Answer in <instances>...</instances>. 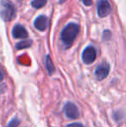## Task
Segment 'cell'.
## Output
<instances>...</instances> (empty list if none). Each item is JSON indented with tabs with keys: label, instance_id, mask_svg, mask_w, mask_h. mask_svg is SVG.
Here are the masks:
<instances>
[{
	"label": "cell",
	"instance_id": "1",
	"mask_svg": "<svg viewBox=\"0 0 126 127\" xmlns=\"http://www.w3.org/2000/svg\"><path fill=\"white\" fill-rule=\"evenodd\" d=\"M79 32V25L75 23L67 24L61 33V40L65 49H68L72 46L73 42L76 39Z\"/></svg>",
	"mask_w": 126,
	"mask_h": 127
},
{
	"label": "cell",
	"instance_id": "2",
	"mask_svg": "<svg viewBox=\"0 0 126 127\" xmlns=\"http://www.w3.org/2000/svg\"><path fill=\"white\" fill-rule=\"evenodd\" d=\"M0 17L5 22L12 21L16 17V8L10 0H0Z\"/></svg>",
	"mask_w": 126,
	"mask_h": 127
},
{
	"label": "cell",
	"instance_id": "3",
	"mask_svg": "<svg viewBox=\"0 0 126 127\" xmlns=\"http://www.w3.org/2000/svg\"><path fill=\"white\" fill-rule=\"evenodd\" d=\"M111 11V5L107 0H98L97 1V13L99 17H104Z\"/></svg>",
	"mask_w": 126,
	"mask_h": 127
},
{
	"label": "cell",
	"instance_id": "4",
	"mask_svg": "<svg viewBox=\"0 0 126 127\" xmlns=\"http://www.w3.org/2000/svg\"><path fill=\"white\" fill-rule=\"evenodd\" d=\"M64 112L68 119H76L79 117V112L76 105H74L73 102L67 101L64 105Z\"/></svg>",
	"mask_w": 126,
	"mask_h": 127
},
{
	"label": "cell",
	"instance_id": "5",
	"mask_svg": "<svg viewBox=\"0 0 126 127\" xmlns=\"http://www.w3.org/2000/svg\"><path fill=\"white\" fill-rule=\"evenodd\" d=\"M96 56H97L96 49L93 46H88L84 49L82 53V61L85 64L89 65L96 60Z\"/></svg>",
	"mask_w": 126,
	"mask_h": 127
},
{
	"label": "cell",
	"instance_id": "6",
	"mask_svg": "<svg viewBox=\"0 0 126 127\" xmlns=\"http://www.w3.org/2000/svg\"><path fill=\"white\" fill-rule=\"evenodd\" d=\"M110 73V65L107 62H102L95 69V77L98 80H103L108 76Z\"/></svg>",
	"mask_w": 126,
	"mask_h": 127
},
{
	"label": "cell",
	"instance_id": "7",
	"mask_svg": "<svg viewBox=\"0 0 126 127\" xmlns=\"http://www.w3.org/2000/svg\"><path fill=\"white\" fill-rule=\"evenodd\" d=\"M12 35H13L14 38L24 39L29 36V34H28V31L24 26H22L21 24H17V25L14 26L13 30H12Z\"/></svg>",
	"mask_w": 126,
	"mask_h": 127
},
{
	"label": "cell",
	"instance_id": "8",
	"mask_svg": "<svg viewBox=\"0 0 126 127\" xmlns=\"http://www.w3.org/2000/svg\"><path fill=\"white\" fill-rule=\"evenodd\" d=\"M49 25V20L48 17L44 15H41L36 17V19L34 22V26L40 31H44Z\"/></svg>",
	"mask_w": 126,
	"mask_h": 127
},
{
	"label": "cell",
	"instance_id": "9",
	"mask_svg": "<svg viewBox=\"0 0 126 127\" xmlns=\"http://www.w3.org/2000/svg\"><path fill=\"white\" fill-rule=\"evenodd\" d=\"M45 65H46V68L48 70L49 74H53V73L54 72L55 68H54V65L52 62V59H51L50 55H48L45 58Z\"/></svg>",
	"mask_w": 126,
	"mask_h": 127
},
{
	"label": "cell",
	"instance_id": "10",
	"mask_svg": "<svg viewBox=\"0 0 126 127\" xmlns=\"http://www.w3.org/2000/svg\"><path fill=\"white\" fill-rule=\"evenodd\" d=\"M32 45V41H22V42H19L16 44V49L20 50V49H28Z\"/></svg>",
	"mask_w": 126,
	"mask_h": 127
},
{
	"label": "cell",
	"instance_id": "11",
	"mask_svg": "<svg viewBox=\"0 0 126 127\" xmlns=\"http://www.w3.org/2000/svg\"><path fill=\"white\" fill-rule=\"evenodd\" d=\"M47 3V0H33L31 3L32 6L35 9H41L45 6Z\"/></svg>",
	"mask_w": 126,
	"mask_h": 127
},
{
	"label": "cell",
	"instance_id": "12",
	"mask_svg": "<svg viewBox=\"0 0 126 127\" xmlns=\"http://www.w3.org/2000/svg\"><path fill=\"white\" fill-rule=\"evenodd\" d=\"M19 124H20V120H19L18 118H14L9 122L7 127H17Z\"/></svg>",
	"mask_w": 126,
	"mask_h": 127
},
{
	"label": "cell",
	"instance_id": "13",
	"mask_svg": "<svg viewBox=\"0 0 126 127\" xmlns=\"http://www.w3.org/2000/svg\"><path fill=\"white\" fill-rule=\"evenodd\" d=\"M111 33L110 30H104V33H103V40H110L111 39Z\"/></svg>",
	"mask_w": 126,
	"mask_h": 127
},
{
	"label": "cell",
	"instance_id": "14",
	"mask_svg": "<svg viewBox=\"0 0 126 127\" xmlns=\"http://www.w3.org/2000/svg\"><path fill=\"white\" fill-rule=\"evenodd\" d=\"M65 127H85L82 124L80 123H72V124L67 125Z\"/></svg>",
	"mask_w": 126,
	"mask_h": 127
},
{
	"label": "cell",
	"instance_id": "15",
	"mask_svg": "<svg viewBox=\"0 0 126 127\" xmlns=\"http://www.w3.org/2000/svg\"><path fill=\"white\" fill-rule=\"evenodd\" d=\"M81 2H82L83 4L86 5V6H90V5H92V3H93V0H81Z\"/></svg>",
	"mask_w": 126,
	"mask_h": 127
},
{
	"label": "cell",
	"instance_id": "16",
	"mask_svg": "<svg viewBox=\"0 0 126 127\" xmlns=\"http://www.w3.org/2000/svg\"><path fill=\"white\" fill-rule=\"evenodd\" d=\"M3 80V73L0 71V82H2Z\"/></svg>",
	"mask_w": 126,
	"mask_h": 127
},
{
	"label": "cell",
	"instance_id": "17",
	"mask_svg": "<svg viewBox=\"0 0 126 127\" xmlns=\"http://www.w3.org/2000/svg\"><path fill=\"white\" fill-rule=\"evenodd\" d=\"M66 1H67V0H60V3H65Z\"/></svg>",
	"mask_w": 126,
	"mask_h": 127
}]
</instances>
